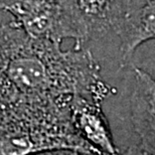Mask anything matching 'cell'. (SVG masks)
<instances>
[{"mask_svg": "<svg viewBox=\"0 0 155 155\" xmlns=\"http://www.w3.org/2000/svg\"><path fill=\"white\" fill-rule=\"evenodd\" d=\"M105 82L91 51L29 36L14 21L0 25V121L70 122L75 96L106 100Z\"/></svg>", "mask_w": 155, "mask_h": 155, "instance_id": "6da1fadb", "label": "cell"}, {"mask_svg": "<svg viewBox=\"0 0 155 155\" xmlns=\"http://www.w3.org/2000/svg\"><path fill=\"white\" fill-rule=\"evenodd\" d=\"M64 148L101 155L77 134L71 123L23 119L0 121V155H35Z\"/></svg>", "mask_w": 155, "mask_h": 155, "instance_id": "7a4b0ae2", "label": "cell"}, {"mask_svg": "<svg viewBox=\"0 0 155 155\" xmlns=\"http://www.w3.org/2000/svg\"><path fill=\"white\" fill-rule=\"evenodd\" d=\"M70 28L74 48L114 32L134 0H58Z\"/></svg>", "mask_w": 155, "mask_h": 155, "instance_id": "3957f363", "label": "cell"}, {"mask_svg": "<svg viewBox=\"0 0 155 155\" xmlns=\"http://www.w3.org/2000/svg\"><path fill=\"white\" fill-rule=\"evenodd\" d=\"M0 11L8 12L26 35L61 43L72 38L58 0H7Z\"/></svg>", "mask_w": 155, "mask_h": 155, "instance_id": "277c9868", "label": "cell"}, {"mask_svg": "<svg viewBox=\"0 0 155 155\" xmlns=\"http://www.w3.org/2000/svg\"><path fill=\"white\" fill-rule=\"evenodd\" d=\"M101 102L75 96L70 105L71 121L77 134L101 155H117L111 128Z\"/></svg>", "mask_w": 155, "mask_h": 155, "instance_id": "5b68a950", "label": "cell"}, {"mask_svg": "<svg viewBox=\"0 0 155 155\" xmlns=\"http://www.w3.org/2000/svg\"><path fill=\"white\" fill-rule=\"evenodd\" d=\"M114 33L120 38L121 67L131 61L136 49L155 35V0H134Z\"/></svg>", "mask_w": 155, "mask_h": 155, "instance_id": "8992f818", "label": "cell"}, {"mask_svg": "<svg viewBox=\"0 0 155 155\" xmlns=\"http://www.w3.org/2000/svg\"><path fill=\"white\" fill-rule=\"evenodd\" d=\"M135 84L130 108L133 129L138 143L150 150L155 149V83L144 70L135 68Z\"/></svg>", "mask_w": 155, "mask_h": 155, "instance_id": "52a82bcc", "label": "cell"}, {"mask_svg": "<svg viewBox=\"0 0 155 155\" xmlns=\"http://www.w3.org/2000/svg\"><path fill=\"white\" fill-rule=\"evenodd\" d=\"M117 155H155L154 150H150L148 148L142 146L138 142L133 146H130L125 152L118 153Z\"/></svg>", "mask_w": 155, "mask_h": 155, "instance_id": "ba28073f", "label": "cell"}, {"mask_svg": "<svg viewBox=\"0 0 155 155\" xmlns=\"http://www.w3.org/2000/svg\"><path fill=\"white\" fill-rule=\"evenodd\" d=\"M38 155H93V154L85 152V151L82 150L64 148V149H55V150L46 151V152L38 153Z\"/></svg>", "mask_w": 155, "mask_h": 155, "instance_id": "9c48e42d", "label": "cell"}, {"mask_svg": "<svg viewBox=\"0 0 155 155\" xmlns=\"http://www.w3.org/2000/svg\"><path fill=\"white\" fill-rule=\"evenodd\" d=\"M6 1H7V0H0V7H1V5L4 4Z\"/></svg>", "mask_w": 155, "mask_h": 155, "instance_id": "30bf717a", "label": "cell"}, {"mask_svg": "<svg viewBox=\"0 0 155 155\" xmlns=\"http://www.w3.org/2000/svg\"><path fill=\"white\" fill-rule=\"evenodd\" d=\"M35 155H38V154H35Z\"/></svg>", "mask_w": 155, "mask_h": 155, "instance_id": "8fae6325", "label": "cell"}]
</instances>
